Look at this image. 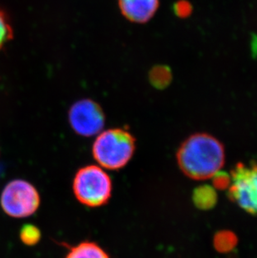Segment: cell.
I'll return each mask as SVG.
<instances>
[{
    "mask_svg": "<svg viewBox=\"0 0 257 258\" xmlns=\"http://www.w3.org/2000/svg\"><path fill=\"white\" fill-rule=\"evenodd\" d=\"M13 29L7 15L0 10V50L12 39Z\"/></svg>",
    "mask_w": 257,
    "mask_h": 258,
    "instance_id": "8fae6325",
    "label": "cell"
},
{
    "mask_svg": "<svg viewBox=\"0 0 257 258\" xmlns=\"http://www.w3.org/2000/svg\"><path fill=\"white\" fill-rule=\"evenodd\" d=\"M122 15L136 24H146L154 17L160 0H118Z\"/></svg>",
    "mask_w": 257,
    "mask_h": 258,
    "instance_id": "52a82bcc",
    "label": "cell"
},
{
    "mask_svg": "<svg viewBox=\"0 0 257 258\" xmlns=\"http://www.w3.org/2000/svg\"><path fill=\"white\" fill-rule=\"evenodd\" d=\"M73 191L78 202L85 207H102L111 198V179L101 166H83L74 177Z\"/></svg>",
    "mask_w": 257,
    "mask_h": 258,
    "instance_id": "3957f363",
    "label": "cell"
},
{
    "mask_svg": "<svg viewBox=\"0 0 257 258\" xmlns=\"http://www.w3.org/2000/svg\"><path fill=\"white\" fill-rule=\"evenodd\" d=\"M193 199L197 207L201 209H209L216 204V191L210 186H202L195 190Z\"/></svg>",
    "mask_w": 257,
    "mask_h": 258,
    "instance_id": "9c48e42d",
    "label": "cell"
},
{
    "mask_svg": "<svg viewBox=\"0 0 257 258\" xmlns=\"http://www.w3.org/2000/svg\"><path fill=\"white\" fill-rule=\"evenodd\" d=\"M20 238L26 246H34L41 239V231L34 225L26 224L20 229Z\"/></svg>",
    "mask_w": 257,
    "mask_h": 258,
    "instance_id": "30bf717a",
    "label": "cell"
},
{
    "mask_svg": "<svg viewBox=\"0 0 257 258\" xmlns=\"http://www.w3.org/2000/svg\"><path fill=\"white\" fill-rule=\"evenodd\" d=\"M66 258H110L104 249L94 241H83L71 247Z\"/></svg>",
    "mask_w": 257,
    "mask_h": 258,
    "instance_id": "ba28073f",
    "label": "cell"
},
{
    "mask_svg": "<svg viewBox=\"0 0 257 258\" xmlns=\"http://www.w3.org/2000/svg\"><path fill=\"white\" fill-rule=\"evenodd\" d=\"M136 147L135 137L126 130H106L98 134L93 143V157L102 168L117 171L128 165Z\"/></svg>",
    "mask_w": 257,
    "mask_h": 258,
    "instance_id": "7a4b0ae2",
    "label": "cell"
},
{
    "mask_svg": "<svg viewBox=\"0 0 257 258\" xmlns=\"http://www.w3.org/2000/svg\"><path fill=\"white\" fill-rule=\"evenodd\" d=\"M69 123L80 137H91L102 132L105 115L98 103L90 99L78 100L69 110Z\"/></svg>",
    "mask_w": 257,
    "mask_h": 258,
    "instance_id": "8992f818",
    "label": "cell"
},
{
    "mask_svg": "<svg viewBox=\"0 0 257 258\" xmlns=\"http://www.w3.org/2000/svg\"><path fill=\"white\" fill-rule=\"evenodd\" d=\"M229 198L241 209L257 215V159L250 163H239L231 173Z\"/></svg>",
    "mask_w": 257,
    "mask_h": 258,
    "instance_id": "5b68a950",
    "label": "cell"
},
{
    "mask_svg": "<svg viewBox=\"0 0 257 258\" xmlns=\"http://www.w3.org/2000/svg\"><path fill=\"white\" fill-rule=\"evenodd\" d=\"M0 206L12 218H25L34 215L40 206V195L33 184L23 180H10L3 189Z\"/></svg>",
    "mask_w": 257,
    "mask_h": 258,
    "instance_id": "277c9868",
    "label": "cell"
},
{
    "mask_svg": "<svg viewBox=\"0 0 257 258\" xmlns=\"http://www.w3.org/2000/svg\"><path fill=\"white\" fill-rule=\"evenodd\" d=\"M176 157L184 175L193 180H206L221 171L225 162V151L215 137L196 134L182 143Z\"/></svg>",
    "mask_w": 257,
    "mask_h": 258,
    "instance_id": "6da1fadb",
    "label": "cell"
}]
</instances>
